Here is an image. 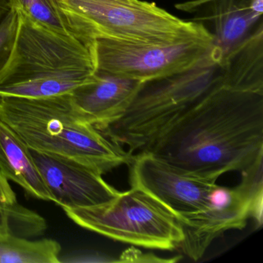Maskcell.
Instances as JSON below:
<instances>
[{"instance_id":"1","label":"cell","mask_w":263,"mask_h":263,"mask_svg":"<svg viewBox=\"0 0 263 263\" xmlns=\"http://www.w3.org/2000/svg\"><path fill=\"white\" fill-rule=\"evenodd\" d=\"M222 63L224 79L141 153L213 183L263 157V68L236 53Z\"/></svg>"},{"instance_id":"2","label":"cell","mask_w":263,"mask_h":263,"mask_svg":"<svg viewBox=\"0 0 263 263\" xmlns=\"http://www.w3.org/2000/svg\"><path fill=\"white\" fill-rule=\"evenodd\" d=\"M0 120L31 150L68 157L107 173L133 155L86 120L71 93L41 98L0 96Z\"/></svg>"},{"instance_id":"3","label":"cell","mask_w":263,"mask_h":263,"mask_svg":"<svg viewBox=\"0 0 263 263\" xmlns=\"http://www.w3.org/2000/svg\"><path fill=\"white\" fill-rule=\"evenodd\" d=\"M19 14L11 52L0 71V96L41 98L70 93L91 80L88 46Z\"/></svg>"},{"instance_id":"4","label":"cell","mask_w":263,"mask_h":263,"mask_svg":"<svg viewBox=\"0 0 263 263\" xmlns=\"http://www.w3.org/2000/svg\"><path fill=\"white\" fill-rule=\"evenodd\" d=\"M222 60V53L215 46L194 68L144 83L125 113L98 130L110 141L127 146L130 155L141 153L224 79Z\"/></svg>"},{"instance_id":"5","label":"cell","mask_w":263,"mask_h":263,"mask_svg":"<svg viewBox=\"0 0 263 263\" xmlns=\"http://www.w3.org/2000/svg\"><path fill=\"white\" fill-rule=\"evenodd\" d=\"M75 37L88 46L97 40L169 44L189 40L214 41L199 23L185 21L141 0H57Z\"/></svg>"},{"instance_id":"6","label":"cell","mask_w":263,"mask_h":263,"mask_svg":"<svg viewBox=\"0 0 263 263\" xmlns=\"http://www.w3.org/2000/svg\"><path fill=\"white\" fill-rule=\"evenodd\" d=\"M63 210L81 227L134 246L172 250L179 247L184 237L176 215L137 187L105 204Z\"/></svg>"},{"instance_id":"7","label":"cell","mask_w":263,"mask_h":263,"mask_svg":"<svg viewBox=\"0 0 263 263\" xmlns=\"http://www.w3.org/2000/svg\"><path fill=\"white\" fill-rule=\"evenodd\" d=\"M262 201V171L255 167L243 171L238 185L215 186L204 209L178 217L184 235L178 248L198 261L211 243L226 231L244 229L250 218L261 226Z\"/></svg>"},{"instance_id":"8","label":"cell","mask_w":263,"mask_h":263,"mask_svg":"<svg viewBox=\"0 0 263 263\" xmlns=\"http://www.w3.org/2000/svg\"><path fill=\"white\" fill-rule=\"evenodd\" d=\"M215 47L214 41L201 39L169 44L97 40L89 45L95 70L143 83L194 68Z\"/></svg>"},{"instance_id":"9","label":"cell","mask_w":263,"mask_h":263,"mask_svg":"<svg viewBox=\"0 0 263 263\" xmlns=\"http://www.w3.org/2000/svg\"><path fill=\"white\" fill-rule=\"evenodd\" d=\"M129 166L132 187L152 195L177 218L204 209L216 183L181 173L150 153L135 154Z\"/></svg>"},{"instance_id":"10","label":"cell","mask_w":263,"mask_h":263,"mask_svg":"<svg viewBox=\"0 0 263 263\" xmlns=\"http://www.w3.org/2000/svg\"><path fill=\"white\" fill-rule=\"evenodd\" d=\"M30 151L53 202L62 209L100 205L121 193L91 166L68 157Z\"/></svg>"},{"instance_id":"11","label":"cell","mask_w":263,"mask_h":263,"mask_svg":"<svg viewBox=\"0 0 263 263\" xmlns=\"http://www.w3.org/2000/svg\"><path fill=\"white\" fill-rule=\"evenodd\" d=\"M144 83L95 70L91 80L72 92L73 102L97 128L119 119Z\"/></svg>"},{"instance_id":"12","label":"cell","mask_w":263,"mask_h":263,"mask_svg":"<svg viewBox=\"0 0 263 263\" xmlns=\"http://www.w3.org/2000/svg\"><path fill=\"white\" fill-rule=\"evenodd\" d=\"M0 172L8 181L21 186L30 196L53 202L30 147L1 120Z\"/></svg>"},{"instance_id":"13","label":"cell","mask_w":263,"mask_h":263,"mask_svg":"<svg viewBox=\"0 0 263 263\" xmlns=\"http://www.w3.org/2000/svg\"><path fill=\"white\" fill-rule=\"evenodd\" d=\"M61 246L53 239L32 240L0 234V263H58Z\"/></svg>"},{"instance_id":"14","label":"cell","mask_w":263,"mask_h":263,"mask_svg":"<svg viewBox=\"0 0 263 263\" xmlns=\"http://www.w3.org/2000/svg\"><path fill=\"white\" fill-rule=\"evenodd\" d=\"M10 2L12 9L33 22L58 33L73 35L66 24L57 0H10Z\"/></svg>"},{"instance_id":"15","label":"cell","mask_w":263,"mask_h":263,"mask_svg":"<svg viewBox=\"0 0 263 263\" xmlns=\"http://www.w3.org/2000/svg\"><path fill=\"white\" fill-rule=\"evenodd\" d=\"M19 14L12 9L0 24V71L4 68L11 52L17 30Z\"/></svg>"},{"instance_id":"16","label":"cell","mask_w":263,"mask_h":263,"mask_svg":"<svg viewBox=\"0 0 263 263\" xmlns=\"http://www.w3.org/2000/svg\"><path fill=\"white\" fill-rule=\"evenodd\" d=\"M178 258H158L157 255L152 253H143L135 247L129 248L124 251L119 259L117 261L121 262H173L178 261Z\"/></svg>"},{"instance_id":"17","label":"cell","mask_w":263,"mask_h":263,"mask_svg":"<svg viewBox=\"0 0 263 263\" xmlns=\"http://www.w3.org/2000/svg\"><path fill=\"white\" fill-rule=\"evenodd\" d=\"M17 203L16 193L8 180L0 172V205H11Z\"/></svg>"},{"instance_id":"18","label":"cell","mask_w":263,"mask_h":263,"mask_svg":"<svg viewBox=\"0 0 263 263\" xmlns=\"http://www.w3.org/2000/svg\"><path fill=\"white\" fill-rule=\"evenodd\" d=\"M212 0H187L185 2L175 5V8L181 11L194 14L200 7L204 6ZM263 1V0H262Z\"/></svg>"},{"instance_id":"19","label":"cell","mask_w":263,"mask_h":263,"mask_svg":"<svg viewBox=\"0 0 263 263\" xmlns=\"http://www.w3.org/2000/svg\"><path fill=\"white\" fill-rule=\"evenodd\" d=\"M12 10L10 0H0V24Z\"/></svg>"}]
</instances>
